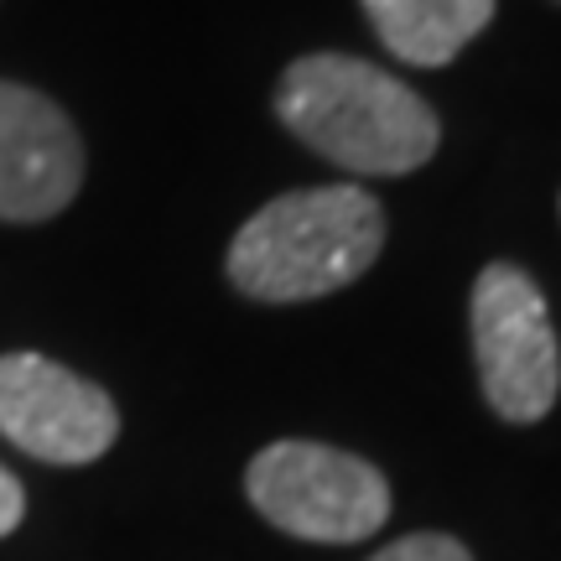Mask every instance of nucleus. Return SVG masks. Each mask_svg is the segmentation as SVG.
I'll return each mask as SVG.
<instances>
[{
  "mask_svg": "<svg viewBox=\"0 0 561 561\" xmlns=\"http://www.w3.org/2000/svg\"><path fill=\"white\" fill-rule=\"evenodd\" d=\"M276 115L318 157L359 178H401L437 151V115L416 89L343 53H307L286 68Z\"/></svg>",
  "mask_w": 561,
  "mask_h": 561,
  "instance_id": "1",
  "label": "nucleus"
},
{
  "mask_svg": "<svg viewBox=\"0 0 561 561\" xmlns=\"http://www.w3.org/2000/svg\"><path fill=\"white\" fill-rule=\"evenodd\" d=\"M385 244V214L354 182L265 203L229 244V280L255 301H307L359 280Z\"/></svg>",
  "mask_w": 561,
  "mask_h": 561,
  "instance_id": "2",
  "label": "nucleus"
},
{
  "mask_svg": "<svg viewBox=\"0 0 561 561\" xmlns=\"http://www.w3.org/2000/svg\"><path fill=\"white\" fill-rule=\"evenodd\" d=\"M250 504L301 541H364L390 515V483L375 462L328 442H271L244 473Z\"/></svg>",
  "mask_w": 561,
  "mask_h": 561,
  "instance_id": "3",
  "label": "nucleus"
},
{
  "mask_svg": "<svg viewBox=\"0 0 561 561\" xmlns=\"http://www.w3.org/2000/svg\"><path fill=\"white\" fill-rule=\"evenodd\" d=\"M473 359L483 401L504 421H541L557 405V333L541 286L520 265H483L473 280Z\"/></svg>",
  "mask_w": 561,
  "mask_h": 561,
  "instance_id": "4",
  "label": "nucleus"
},
{
  "mask_svg": "<svg viewBox=\"0 0 561 561\" xmlns=\"http://www.w3.org/2000/svg\"><path fill=\"white\" fill-rule=\"evenodd\" d=\"M0 432L42 462H94L121 432V411L94 380L42 354L0 359Z\"/></svg>",
  "mask_w": 561,
  "mask_h": 561,
  "instance_id": "5",
  "label": "nucleus"
},
{
  "mask_svg": "<svg viewBox=\"0 0 561 561\" xmlns=\"http://www.w3.org/2000/svg\"><path fill=\"white\" fill-rule=\"evenodd\" d=\"M83 182L79 136L58 104L0 79V219L37 224L62 214Z\"/></svg>",
  "mask_w": 561,
  "mask_h": 561,
  "instance_id": "6",
  "label": "nucleus"
},
{
  "mask_svg": "<svg viewBox=\"0 0 561 561\" xmlns=\"http://www.w3.org/2000/svg\"><path fill=\"white\" fill-rule=\"evenodd\" d=\"M364 11L401 62L442 68L494 21V0H364Z\"/></svg>",
  "mask_w": 561,
  "mask_h": 561,
  "instance_id": "7",
  "label": "nucleus"
},
{
  "mask_svg": "<svg viewBox=\"0 0 561 561\" xmlns=\"http://www.w3.org/2000/svg\"><path fill=\"white\" fill-rule=\"evenodd\" d=\"M369 561H473L468 546L453 541V536H437V530H421V536H405V541L385 546L380 557Z\"/></svg>",
  "mask_w": 561,
  "mask_h": 561,
  "instance_id": "8",
  "label": "nucleus"
},
{
  "mask_svg": "<svg viewBox=\"0 0 561 561\" xmlns=\"http://www.w3.org/2000/svg\"><path fill=\"white\" fill-rule=\"evenodd\" d=\"M21 515H26V494H21V483L0 468V536H11L21 525Z\"/></svg>",
  "mask_w": 561,
  "mask_h": 561,
  "instance_id": "9",
  "label": "nucleus"
},
{
  "mask_svg": "<svg viewBox=\"0 0 561 561\" xmlns=\"http://www.w3.org/2000/svg\"><path fill=\"white\" fill-rule=\"evenodd\" d=\"M557 5H561V0H557Z\"/></svg>",
  "mask_w": 561,
  "mask_h": 561,
  "instance_id": "10",
  "label": "nucleus"
}]
</instances>
